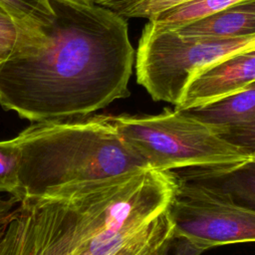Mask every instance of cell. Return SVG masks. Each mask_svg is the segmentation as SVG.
Instances as JSON below:
<instances>
[{"label": "cell", "instance_id": "obj_15", "mask_svg": "<svg viewBox=\"0 0 255 255\" xmlns=\"http://www.w3.org/2000/svg\"><path fill=\"white\" fill-rule=\"evenodd\" d=\"M31 41L32 39L0 4V57L5 60Z\"/></svg>", "mask_w": 255, "mask_h": 255}, {"label": "cell", "instance_id": "obj_11", "mask_svg": "<svg viewBox=\"0 0 255 255\" xmlns=\"http://www.w3.org/2000/svg\"><path fill=\"white\" fill-rule=\"evenodd\" d=\"M241 0H192L169 8L148 20L157 29L172 30L204 19Z\"/></svg>", "mask_w": 255, "mask_h": 255}, {"label": "cell", "instance_id": "obj_8", "mask_svg": "<svg viewBox=\"0 0 255 255\" xmlns=\"http://www.w3.org/2000/svg\"><path fill=\"white\" fill-rule=\"evenodd\" d=\"M255 82V49L236 54L196 71L175 109L202 106Z\"/></svg>", "mask_w": 255, "mask_h": 255}, {"label": "cell", "instance_id": "obj_1", "mask_svg": "<svg viewBox=\"0 0 255 255\" xmlns=\"http://www.w3.org/2000/svg\"><path fill=\"white\" fill-rule=\"evenodd\" d=\"M54 15L0 62V105L33 123L89 116L129 96L127 19L92 0H49Z\"/></svg>", "mask_w": 255, "mask_h": 255}, {"label": "cell", "instance_id": "obj_16", "mask_svg": "<svg viewBox=\"0 0 255 255\" xmlns=\"http://www.w3.org/2000/svg\"><path fill=\"white\" fill-rule=\"evenodd\" d=\"M201 253H203L202 250L198 249L187 240L173 236L163 255H200Z\"/></svg>", "mask_w": 255, "mask_h": 255}, {"label": "cell", "instance_id": "obj_10", "mask_svg": "<svg viewBox=\"0 0 255 255\" xmlns=\"http://www.w3.org/2000/svg\"><path fill=\"white\" fill-rule=\"evenodd\" d=\"M189 171L186 175L219 187L234 201L255 211V157L234 166Z\"/></svg>", "mask_w": 255, "mask_h": 255}, {"label": "cell", "instance_id": "obj_18", "mask_svg": "<svg viewBox=\"0 0 255 255\" xmlns=\"http://www.w3.org/2000/svg\"><path fill=\"white\" fill-rule=\"evenodd\" d=\"M3 61V58L2 57H0V62H2Z\"/></svg>", "mask_w": 255, "mask_h": 255}, {"label": "cell", "instance_id": "obj_13", "mask_svg": "<svg viewBox=\"0 0 255 255\" xmlns=\"http://www.w3.org/2000/svg\"><path fill=\"white\" fill-rule=\"evenodd\" d=\"M125 19L145 18L147 20L176 5L192 0H92Z\"/></svg>", "mask_w": 255, "mask_h": 255}, {"label": "cell", "instance_id": "obj_6", "mask_svg": "<svg viewBox=\"0 0 255 255\" xmlns=\"http://www.w3.org/2000/svg\"><path fill=\"white\" fill-rule=\"evenodd\" d=\"M168 213L173 236L203 252L227 244L255 242V211L234 201L219 187L175 173Z\"/></svg>", "mask_w": 255, "mask_h": 255}, {"label": "cell", "instance_id": "obj_12", "mask_svg": "<svg viewBox=\"0 0 255 255\" xmlns=\"http://www.w3.org/2000/svg\"><path fill=\"white\" fill-rule=\"evenodd\" d=\"M0 4L31 39L54 15L49 0H0Z\"/></svg>", "mask_w": 255, "mask_h": 255}, {"label": "cell", "instance_id": "obj_4", "mask_svg": "<svg viewBox=\"0 0 255 255\" xmlns=\"http://www.w3.org/2000/svg\"><path fill=\"white\" fill-rule=\"evenodd\" d=\"M113 120L127 143L150 169L223 168L252 158L183 110H165L152 116H113Z\"/></svg>", "mask_w": 255, "mask_h": 255}, {"label": "cell", "instance_id": "obj_17", "mask_svg": "<svg viewBox=\"0 0 255 255\" xmlns=\"http://www.w3.org/2000/svg\"><path fill=\"white\" fill-rule=\"evenodd\" d=\"M19 201L20 199L13 195H11V197L8 199L0 198V243L4 235L8 221L10 219V216Z\"/></svg>", "mask_w": 255, "mask_h": 255}, {"label": "cell", "instance_id": "obj_14", "mask_svg": "<svg viewBox=\"0 0 255 255\" xmlns=\"http://www.w3.org/2000/svg\"><path fill=\"white\" fill-rule=\"evenodd\" d=\"M21 148L15 137L0 140V194L19 195Z\"/></svg>", "mask_w": 255, "mask_h": 255}, {"label": "cell", "instance_id": "obj_5", "mask_svg": "<svg viewBox=\"0 0 255 255\" xmlns=\"http://www.w3.org/2000/svg\"><path fill=\"white\" fill-rule=\"evenodd\" d=\"M255 49V35L183 38L147 23L135 55L136 80L154 101L180 102L192 75L206 66Z\"/></svg>", "mask_w": 255, "mask_h": 255}, {"label": "cell", "instance_id": "obj_3", "mask_svg": "<svg viewBox=\"0 0 255 255\" xmlns=\"http://www.w3.org/2000/svg\"><path fill=\"white\" fill-rule=\"evenodd\" d=\"M15 138L21 148L20 200L58 198L95 181L148 168L113 116L38 122Z\"/></svg>", "mask_w": 255, "mask_h": 255}, {"label": "cell", "instance_id": "obj_2", "mask_svg": "<svg viewBox=\"0 0 255 255\" xmlns=\"http://www.w3.org/2000/svg\"><path fill=\"white\" fill-rule=\"evenodd\" d=\"M173 171L141 168L61 197L23 199L10 225L28 255H163Z\"/></svg>", "mask_w": 255, "mask_h": 255}, {"label": "cell", "instance_id": "obj_7", "mask_svg": "<svg viewBox=\"0 0 255 255\" xmlns=\"http://www.w3.org/2000/svg\"><path fill=\"white\" fill-rule=\"evenodd\" d=\"M255 157V82L208 104L183 110Z\"/></svg>", "mask_w": 255, "mask_h": 255}, {"label": "cell", "instance_id": "obj_9", "mask_svg": "<svg viewBox=\"0 0 255 255\" xmlns=\"http://www.w3.org/2000/svg\"><path fill=\"white\" fill-rule=\"evenodd\" d=\"M170 31L183 38H234L255 35V0H241L211 16Z\"/></svg>", "mask_w": 255, "mask_h": 255}]
</instances>
